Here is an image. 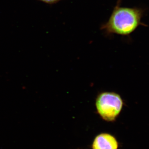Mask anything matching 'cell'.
Segmentation results:
<instances>
[{"label":"cell","instance_id":"cell-4","mask_svg":"<svg viewBox=\"0 0 149 149\" xmlns=\"http://www.w3.org/2000/svg\"><path fill=\"white\" fill-rule=\"evenodd\" d=\"M40 1L47 3H52L56 2L58 0H40Z\"/></svg>","mask_w":149,"mask_h":149},{"label":"cell","instance_id":"cell-2","mask_svg":"<svg viewBox=\"0 0 149 149\" xmlns=\"http://www.w3.org/2000/svg\"><path fill=\"white\" fill-rule=\"evenodd\" d=\"M95 106L97 113L103 120L112 122L116 121L122 111L123 102L117 93L102 92L96 98Z\"/></svg>","mask_w":149,"mask_h":149},{"label":"cell","instance_id":"cell-1","mask_svg":"<svg viewBox=\"0 0 149 149\" xmlns=\"http://www.w3.org/2000/svg\"><path fill=\"white\" fill-rule=\"evenodd\" d=\"M142 14L139 8H116L104 27L110 33L129 35L141 24Z\"/></svg>","mask_w":149,"mask_h":149},{"label":"cell","instance_id":"cell-3","mask_svg":"<svg viewBox=\"0 0 149 149\" xmlns=\"http://www.w3.org/2000/svg\"><path fill=\"white\" fill-rule=\"evenodd\" d=\"M118 143L115 137L109 133H101L94 139L92 149H118Z\"/></svg>","mask_w":149,"mask_h":149}]
</instances>
